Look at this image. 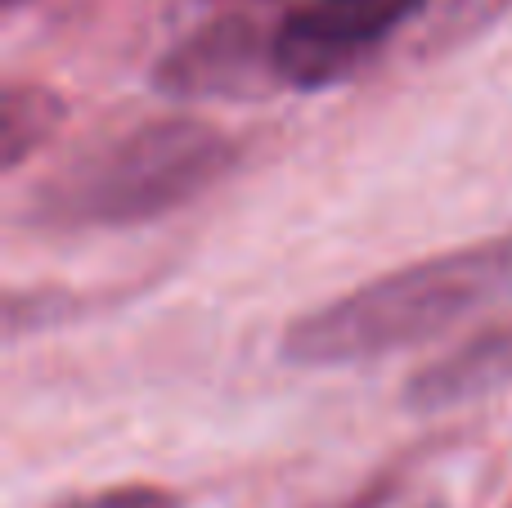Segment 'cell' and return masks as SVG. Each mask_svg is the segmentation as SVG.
I'll return each mask as SVG.
<instances>
[{"label":"cell","mask_w":512,"mask_h":508,"mask_svg":"<svg viewBox=\"0 0 512 508\" xmlns=\"http://www.w3.org/2000/svg\"><path fill=\"white\" fill-rule=\"evenodd\" d=\"M59 126V104L41 86H9L5 113H0V149H5V171H18L23 158Z\"/></svg>","instance_id":"6"},{"label":"cell","mask_w":512,"mask_h":508,"mask_svg":"<svg viewBox=\"0 0 512 508\" xmlns=\"http://www.w3.org/2000/svg\"><path fill=\"white\" fill-rule=\"evenodd\" d=\"M54 508H180V500L162 486H108V491L72 495Z\"/></svg>","instance_id":"8"},{"label":"cell","mask_w":512,"mask_h":508,"mask_svg":"<svg viewBox=\"0 0 512 508\" xmlns=\"http://www.w3.org/2000/svg\"><path fill=\"white\" fill-rule=\"evenodd\" d=\"M239 144L203 117L140 122L95 149L77 153L32 189L23 221L36 230H122L176 207L225 180Z\"/></svg>","instance_id":"2"},{"label":"cell","mask_w":512,"mask_h":508,"mask_svg":"<svg viewBox=\"0 0 512 508\" xmlns=\"http://www.w3.org/2000/svg\"><path fill=\"white\" fill-rule=\"evenodd\" d=\"M0 5H5V9H18V5H23V0H0Z\"/></svg>","instance_id":"10"},{"label":"cell","mask_w":512,"mask_h":508,"mask_svg":"<svg viewBox=\"0 0 512 508\" xmlns=\"http://www.w3.org/2000/svg\"><path fill=\"white\" fill-rule=\"evenodd\" d=\"M504 14H512V0H445V9L432 23L427 45H432V50L468 45L472 36H481L486 27H495Z\"/></svg>","instance_id":"7"},{"label":"cell","mask_w":512,"mask_h":508,"mask_svg":"<svg viewBox=\"0 0 512 508\" xmlns=\"http://www.w3.org/2000/svg\"><path fill=\"white\" fill-rule=\"evenodd\" d=\"M499 302H512V234L387 270L297 315L283 329L279 356L297 369L373 365L423 347Z\"/></svg>","instance_id":"1"},{"label":"cell","mask_w":512,"mask_h":508,"mask_svg":"<svg viewBox=\"0 0 512 508\" xmlns=\"http://www.w3.org/2000/svg\"><path fill=\"white\" fill-rule=\"evenodd\" d=\"M432 0H297L270 18V63L283 90H328L369 63Z\"/></svg>","instance_id":"3"},{"label":"cell","mask_w":512,"mask_h":508,"mask_svg":"<svg viewBox=\"0 0 512 508\" xmlns=\"http://www.w3.org/2000/svg\"><path fill=\"white\" fill-rule=\"evenodd\" d=\"M153 86L176 104L252 99L283 90L270 63V18H252L248 9L207 18L158 59Z\"/></svg>","instance_id":"4"},{"label":"cell","mask_w":512,"mask_h":508,"mask_svg":"<svg viewBox=\"0 0 512 508\" xmlns=\"http://www.w3.org/2000/svg\"><path fill=\"white\" fill-rule=\"evenodd\" d=\"M378 500H355V504H342V508H373Z\"/></svg>","instance_id":"9"},{"label":"cell","mask_w":512,"mask_h":508,"mask_svg":"<svg viewBox=\"0 0 512 508\" xmlns=\"http://www.w3.org/2000/svg\"><path fill=\"white\" fill-rule=\"evenodd\" d=\"M512 387V320L463 338L441 360L423 365L405 383V405L414 414H441L454 405H472Z\"/></svg>","instance_id":"5"}]
</instances>
